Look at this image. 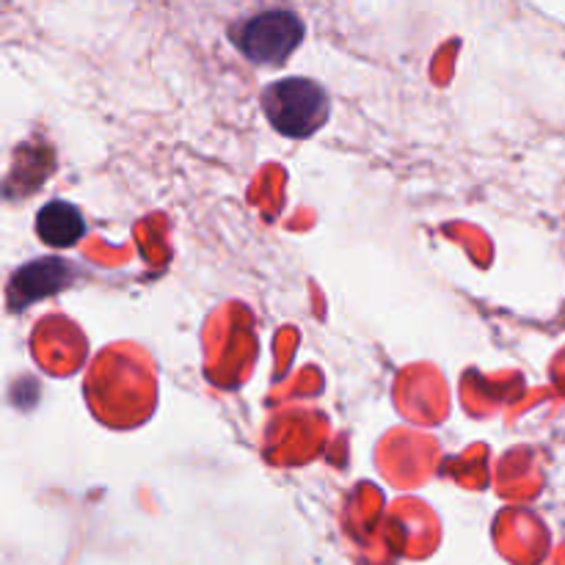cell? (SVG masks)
<instances>
[{
	"label": "cell",
	"instance_id": "6da1fadb",
	"mask_svg": "<svg viewBox=\"0 0 565 565\" xmlns=\"http://www.w3.org/2000/svg\"><path fill=\"white\" fill-rule=\"evenodd\" d=\"M263 110L270 125L290 138H307L329 121V94L309 77H285L265 86Z\"/></svg>",
	"mask_w": 565,
	"mask_h": 565
},
{
	"label": "cell",
	"instance_id": "7a4b0ae2",
	"mask_svg": "<svg viewBox=\"0 0 565 565\" xmlns=\"http://www.w3.org/2000/svg\"><path fill=\"white\" fill-rule=\"evenodd\" d=\"M230 39L254 64H281L303 39V22L290 9H259L232 22Z\"/></svg>",
	"mask_w": 565,
	"mask_h": 565
},
{
	"label": "cell",
	"instance_id": "3957f363",
	"mask_svg": "<svg viewBox=\"0 0 565 565\" xmlns=\"http://www.w3.org/2000/svg\"><path fill=\"white\" fill-rule=\"evenodd\" d=\"M72 268L64 259H33V263L22 265L9 281V303L11 309H22L28 303L39 301L44 296H53L61 287L70 285Z\"/></svg>",
	"mask_w": 565,
	"mask_h": 565
},
{
	"label": "cell",
	"instance_id": "277c9868",
	"mask_svg": "<svg viewBox=\"0 0 565 565\" xmlns=\"http://www.w3.org/2000/svg\"><path fill=\"white\" fill-rule=\"evenodd\" d=\"M36 232L44 243L55 248L75 246L86 235V224L75 204L70 202H50L39 210Z\"/></svg>",
	"mask_w": 565,
	"mask_h": 565
}]
</instances>
